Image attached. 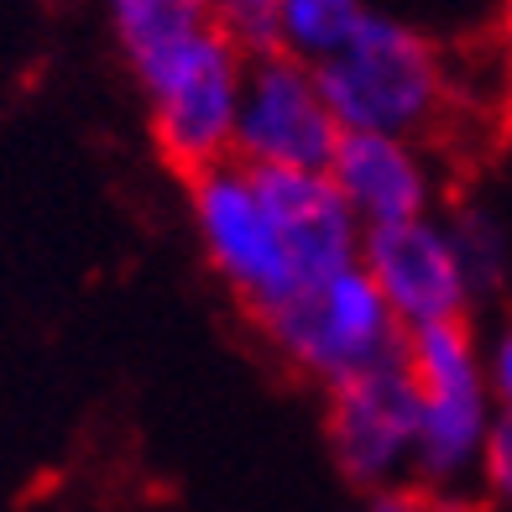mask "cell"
<instances>
[{
  "mask_svg": "<svg viewBox=\"0 0 512 512\" xmlns=\"http://www.w3.org/2000/svg\"><path fill=\"white\" fill-rule=\"evenodd\" d=\"M115 37L152 105L157 147L204 173L236 152L246 53L209 21L204 0H110Z\"/></svg>",
  "mask_w": 512,
  "mask_h": 512,
  "instance_id": "obj_1",
  "label": "cell"
},
{
  "mask_svg": "<svg viewBox=\"0 0 512 512\" xmlns=\"http://www.w3.org/2000/svg\"><path fill=\"white\" fill-rule=\"evenodd\" d=\"M403 361L418 387L413 481L434 502H465L476 486H486V460L502 424L481 345L465 324H434L408 335Z\"/></svg>",
  "mask_w": 512,
  "mask_h": 512,
  "instance_id": "obj_2",
  "label": "cell"
},
{
  "mask_svg": "<svg viewBox=\"0 0 512 512\" xmlns=\"http://www.w3.org/2000/svg\"><path fill=\"white\" fill-rule=\"evenodd\" d=\"M314 79L330 100L340 131H382V136H408V142L439 121L450 95L434 42L382 11H371L361 32L330 63L314 68Z\"/></svg>",
  "mask_w": 512,
  "mask_h": 512,
  "instance_id": "obj_3",
  "label": "cell"
},
{
  "mask_svg": "<svg viewBox=\"0 0 512 512\" xmlns=\"http://www.w3.org/2000/svg\"><path fill=\"white\" fill-rule=\"evenodd\" d=\"M267 335L304 377L324 382L330 392L366 377V371L403 361L408 345V330L392 319L387 298L377 293L361 262L304 288L293 304L272 309Z\"/></svg>",
  "mask_w": 512,
  "mask_h": 512,
  "instance_id": "obj_4",
  "label": "cell"
},
{
  "mask_svg": "<svg viewBox=\"0 0 512 512\" xmlns=\"http://www.w3.org/2000/svg\"><path fill=\"white\" fill-rule=\"evenodd\" d=\"M189 209H194V230H199L209 267L262 319L304 293L298 267L288 256V241H283V225H277V209H272L267 183L256 168H246V162H215V168L194 173Z\"/></svg>",
  "mask_w": 512,
  "mask_h": 512,
  "instance_id": "obj_5",
  "label": "cell"
},
{
  "mask_svg": "<svg viewBox=\"0 0 512 512\" xmlns=\"http://www.w3.org/2000/svg\"><path fill=\"white\" fill-rule=\"evenodd\" d=\"M340 147V121L309 63L267 53L246 63L236 110V162L272 173H324Z\"/></svg>",
  "mask_w": 512,
  "mask_h": 512,
  "instance_id": "obj_6",
  "label": "cell"
},
{
  "mask_svg": "<svg viewBox=\"0 0 512 512\" xmlns=\"http://www.w3.org/2000/svg\"><path fill=\"white\" fill-rule=\"evenodd\" d=\"M330 450L340 471L371 492H398V481L413 476L418 387L408 361L366 371L330 392Z\"/></svg>",
  "mask_w": 512,
  "mask_h": 512,
  "instance_id": "obj_7",
  "label": "cell"
},
{
  "mask_svg": "<svg viewBox=\"0 0 512 512\" xmlns=\"http://www.w3.org/2000/svg\"><path fill=\"white\" fill-rule=\"evenodd\" d=\"M361 267L408 335L434 330V324H460L465 304L476 293L471 272H465L460 251H455L450 225H439L429 215L371 230L361 246Z\"/></svg>",
  "mask_w": 512,
  "mask_h": 512,
  "instance_id": "obj_8",
  "label": "cell"
},
{
  "mask_svg": "<svg viewBox=\"0 0 512 512\" xmlns=\"http://www.w3.org/2000/svg\"><path fill=\"white\" fill-rule=\"evenodd\" d=\"M330 183L340 189L345 209L366 230L408 225L429 215V168L408 136H382V131H340V147L330 157Z\"/></svg>",
  "mask_w": 512,
  "mask_h": 512,
  "instance_id": "obj_9",
  "label": "cell"
},
{
  "mask_svg": "<svg viewBox=\"0 0 512 512\" xmlns=\"http://www.w3.org/2000/svg\"><path fill=\"white\" fill-rule=\"evenodd\" d=\"M371 16L366 0H283V32H277V53L298 63H330L345 42L361 32Z\"/></svg>",
  "mask_w": 512,
  "mask_h": 512,
  "instance_id": "obj_10",
  "label": "cell"
},
{
  "mask_svg": "<svg viewBox=\"0 0 512 512\" xmlns=\"http://www.w3.org/2000/svg\"><path fill=\"white\" fill-rule=\"evenodd\" d=\"M450 236H455V251H460V262L465 272H471V283L476 293L481 288H497L502 283V272L512 262V246H507V230L497 215H486V209H465V215L450 225Z\"/></svg>",
  "mask_w": 512,
  "mask_h": 512,
  "instance_id": "obj_11",
  "label": "cell"
},
{
  "mask_svg": "<svg viewBox=\"0 0 512 512\" xmlns=\"http://www.w3.org/2000/svg\"><path fill=\"white\" fill-rule=\"evenodd\" d=\"M209 21L236 42L241 53L267 58L277 53V32H283V0H204Z\"/></svg>",
  "mask_w": 512,
  "mask_h": 512,
  "instance_id": "obj_12",
  "label": "cell"
},
{
  "mask_svg": "<svg viewBox=\"0 0 512 512\" xmlns=\"http://www.w3.org/2000/svg\"><path fill=\"white\" fill-rule=\"evenodd\" d=\"M481 361H486V382H492L497 408H502V413H512V324H502L497 340L481 351Z\"/></svg>",
  "mask_w": 512,
  "mask_h": 512,
  "instance_id": "obj_13",
  "label": "cell"
},
{
  "mask_svg": "<svg viewBox=\"0 0 512 512\" xmlns=\"http://www.w3.org/2000/svg\"><path fill=\"white\" fill-rule=\"evenodd\" d=\"M486 486L512 507V413H502L497 439H492V460H486Z\"/></svg>",
  "mask_w": 512,
  "mask_h": 512,
  "instance_id": "obj_14",
  "label": "cell"
},
{
  "mask_svg": "<svg viewBox=\"0 0 512 512\" xmlns=\"http://www.w3.org/2000/svg\"><path fill=\"white\" fill-rule=\"evenodd\" d=\"M366 512H424V507H418L413 497H403V492H377Z\"/></svg>",
  "mask_w": 512,
  "mask_h": 512,
  "instance_id": "obj_15",
  "label": "cell"
}]
</instances>
